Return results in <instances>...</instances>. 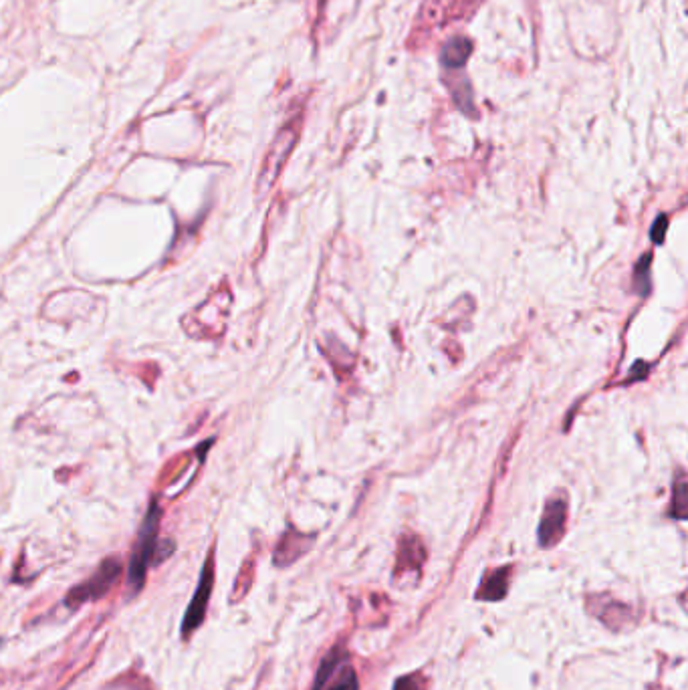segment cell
<instances>
[{
  "label": "cell",
  "instance_id": "obj_12",
  "mask_svg": "<svg viewBox=\"0 0 688 690\" xmlns=\"http://www.w3.org/2000/svg\"><path fill=\"white\" fill-rule=\"evenodd\" d=\"M650 263H652V253H646L638 265H636V273H634V285L636 291L640 293V297H646L652 291V281H650Z\"/></svg>",
  "mask_w": 688,
  "mask_h": 690
},
{
  "label": "cell",
  "instance_id": "obj_6",
  "mask_svg": "<svg viewBox=\"0 0 688 690\" xmlns=\"http://www.w3.org/2000/svg\"><path fill=\"white\" fill-rule=\"evenodd\" d=\"M313 539H315L313 535H303V533H299L295 529H289L281 537V541H279V545L275 549V557H273L275 565L285 567V565H291L293 561H297L303 553L309 551Z\"/></svg>",
  "mask_w": 688,
  "mask_h": 690
},
{
  "label": "cell",
  "instance_id": "obj_10",
  "mask_svg": "<svg viewBox=\"0 0 688 690\" xmlns=\"http://www.w3.org/2000/svg\"><path fill=\"white\" fill-rule=\"evenodd\" d=\"M341 660H346V654H343L341 648H333L323 660H321V666L317 670V676H315V682H313V688L311 690H323L325 682L329 680V676H333V672L337 670V666L341 664Z\"/></svg>",
  "mask_w": 688,
  "mask_h": 690
},
{
  "label": "cell",
  "instance_id": "obj_3",
  "mask_svg": "<svg viewBox=\"0 0 688 690\" xmlns=\"http://www.w3.org/2000/svg\"><path fill=\"white\" fill-rule=\"evenodd\" d=\"M122 575V561L118 557H107L97 571L91 575L89 580H85L83 584L75 586L69 590L65 604L71 610H77L79 606L87 604V602H95L99 598H103L105 594H109V590L118 584Z\"/></svg>",
  "mask_w": 688,
  "mask_h": 690
},
{
  "label": "cell",
  "instance_id": "obj_2",
  "mask_svg": "<svg viewBox=\"0 0 688 690\" xmlns=\"http://www.w3.org/2000/svg\"><path fill=\"white\" fill-rule=\"evenodd\" d=\"M299 132H301V118H293L287 126H283L279 130V134L275 136L273 144L267 150V156L263 160L261 172H259V180H257V190L263 196L265 192H269L275 184V180L279 178L287 158L291 156L297 140H299Z\"/></svg>",
  "mask_w": 688,
  "mask_h": 690
},
{
  "label": "cell",
  "instance_id": "obj_8",
  "mask_svg": "<svg viewBox=\"0 0 688 690\" xmlns=\"http://www.w3.org/2000/svg\"><path fill=\"white\" fill-rule=\"evenodd\" d=\"M509 575H511V565H505L487 573L481 588L477 590V600H483V602L503 600L509 592Z\"/></svg>",
  "mask_w": 688,
  "mask_h": 690
},
{
  "label": "cell",
  "instance_id": "obj_11",
  "mask_svg": "<svg viewBox=\"0 0 688 690\" xmlns=\"http://www.w3.org/2000/svg\"><path fill=\"white\" fill-rule=\"evenodd\" d=\"M670 515L678 521L686 519V507H688V487H686V479L680 473L674 481V489H672V503H670Z\"/></svg>",
  "mask_w": 688,
  "mask_h": 690
},
{
  "label": "cell",
  "instance_id": "obj_13",
  "mask_svg": "<svg viewBox=\"0 0 688 690\" xmlns=\"http://www.w3.org/2000/svg\"><path fill=\"white\" fill-rule=\"evenodd\" d=\"M327 690H360L356 670L352 666H343Z\"/></svg>",
  "mask_w": 688,
  "mask_h": 690
},
{
  "label": "cell",
  "instance_id": "obj_15",
  "mask_svg": "<svg viewBox=\"0 0 688 690\" xmlns=\"http://www.w3.org/2000/svg\"><path fill=\"white\" fill-rule=\"evenodd\" d=\"M420 682L418 674H406L394 682V690H420Z\"/></svg>",
  "mask_w": 688,
  "mask_h": 690
},
{
  "label": "cell",
  "instance_id": "obj_1",
  "mask_svg": "<svg viewBox=\"0 0 688 690\" xmlns=\"http://www.w3.org/2000/svg\"><path fill=\"white\" fill-rule=\"evenodd\" d=\"M160 517H162V509H160L158 501H152L150 509L142 521V527H140V533H138V539H136V545L132 551V559H130L128 586H130L132 598H136L144 590L146 578H148V567L154 565Z\"/></svg>",
  "mask_w": 688,
  "mask_h": 690
},
{
  "label": "cell",
  "instance_id": "obj_7",
  "mask_svg": "<svg viewBox=\"0 0 688 690\" xmlns=\"http://www.w3.org/2000/svg\"><path fill=\"white\" fill-rule=\"evenodd\" d=\"M426 559V549L416 535H404L398 543V557H396V573H406L412 569H420Z\"/></svg>",
  "mask_w": 688,
  "mask_h": 690
},
{
  "label": "cell",
  "instance_id": "obj_5",
  "mask_svg": "<svg viewBox=\"0 0 688 690\" xmlns=\"http://www.w3.org/2000/svg\"><path fill=\"white\" fill-rule=\"evenodd\" d=\"M565 523H567V501L565 497H551L543 509L539 529H537V539L543 549H551L557 545L565 533Z\"/></svg>",
  "mask_w": 688,
  "mask_h": 690
},
{
  "label": "cell",
  "instance_id": "obj_16",
  "mask_svg": "<svg viewBox=\"0 0 688 690\" xmlns=\"http://www.w3.org/2000/svg\"><path fill=\"white\" fill-rule=\"evenodd\" d=\"M650 366H644L642 362H638L632 370H630V380L628 382H636V380H644L648 376Z\"/></svg>",
  "mask_w": 688,
  "mask_h": 690
},
{
  "label": "cell",
  "instance_id": "obj_14",
  "mask_svg": "<svg viewBox=\"0 0 688 690\" xmlns=\"http://www.w3.org/2000/svg\"><path fill=\"white\" fill-rule=\"evenodd\" d=\"M666 228H668V216H666V214H660V218H656L654 224H652V228H650V239H652V243H656V245H662V243H664Z\"/></svg>",
  "mask_w": 688,
  "mask_h": 690
},
{
  "label": "cell",
  "instance_id": "obj_4",
  "mask_svg": "<svg viewBox=\"0 0 688 690\" xmlns=\"http://www.w3.org/2000/svg\"><path fill=\"white\" fill-rule=\"evenodd\" d=\"M212 588H214V551L208 553L204 565H202V571H200V582H198V588L188 604V610L184 614V620H182V626H180V632H182V638L188 640L204 622L206 618V610H208V602H210V596H212Z\"/></svg>",
  "mask_w": 688,
  "mask_h": 690
},
{
  "label": "cell",
  "instance_id": "obj_9",
  "mask_svg": "<svg viewBox=\"0 0 688 690\" xmlns=\"http://www.w3.org/2000/svg\"><path fill=\"white\" fill-rule=\"evenodd\" d=\"M471 55H473V43L467 37H452L444 45V49L440 53V61L444 67L458 69L469 61Z\"/></svg>",
  "mask_w": 688,
  "mask_h": 690
}]
</instances>
